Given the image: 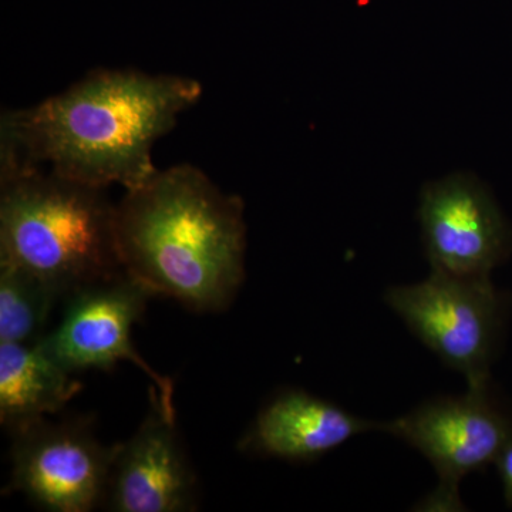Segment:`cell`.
Segmentation results:
<instances>
[{"label":"cell","mask_w":512,"mask_h":512,"mask_svg":"<svg viewBox=\"0 0 512 512\" xmlns=\"http://www.w3.org/2000/svg\"><path fill=\"white\" fill-rule=\"evenodd\" d=\"M201 94L190 77L94 72L36 106L3 111L0 173L47 168L96 188L136 190L158 171L154 143Z\"/></svg>","instance_id":"1"},{"label":"cell","mask_w":512,"mask_h":512,"mask_svg":"<svg viewBox=\"0 0 512 512\" xmlns=\"http://www.w3.org/2000/svg\"><path fill=\"white\" fill-rule=\"evenodd\" d=\"M116 244L123 271L153 296L225 311L245 281L244 201L190 164L158 170L117 205Z\"/></svg>","instance_id":"2"},{"label":"cell","mask_w":512,"mask_h":512,"mask_svg":"<svg viewBox=\"0 0 512 512\" xmlns=\"http://www.w3.org/2000/svg\"><path fill=\"white\" fill-rule=\"evenodd\" d=\"M0 174V259L35 276L57 298L123 272L116 207L104 188L45 168Z\"/></svg>","instance_id":"3"},{"label":"cell","mask_w":512,"mask_h":512,"mask_svg":"<svg viewBox=\"0 0 512 512\" xmlns=\"http://www.w3.org/2000/svg\"><path fill=\"white\" fill-rule=\"evenodd\" d=\"M380 430L419 451L436 470L439 485L420 504L423 511H463V478L495 463L512 441V419L490 382L467 386L458 396L434 397Z\"/></svg>","instance_id":"4"},{"label":"cell","mask_w":512,"mask_h":512,"mask_svg":"<svg viewBox=\"0 0 512 512\" xmlns=\"http://www.w3.org/2000/svg\"><path fill=\"white\" fill-rule=\"evenodd\" d=\"M384 301L467 386L490 382L503 301L490 276L431 271L424 281L392 286Z\"/></svg>","instance_id":"5"},{"label":"cell","mask_w":512,"mask_h":512,"mask_svg":"<svg viewBox=\"0 0 512 512\" xmlns=\"http://www.w3.org/2000/svg\"><path fill=\"white\" fill-rule=\"evenodd\" d=\"M153 293L126 272L70 296L60 325L42 336L43 345L70 372L111 370L119 362L133 363L153 383L161 410L175 420L174 384L138 355L131 329L146 311Z\"/></svg>","instance_id":"6"},{"label":"cell","mask_w":512,"mask_h":512,"mask_svg":"<svg viewBox=\"0 0 512 512\" xmlns=\"http://www.w3.org/2000/svg\"><path fill=\"white\" fill-rule=\"evenodd\" d=\"M116 446L86 424L40 421L13 436L10 490L53 512H89L106 500Z\"/></svg>","instance_id":"7"},{"label":"cell","mask_w":512,"mask_h":512,"mask_svg":"<svg viewBox=\"0 0 512 512\" xmlns=\"http://www.w3.org/2000/svg\"><path fill=\"white\" fill-rule=\"evenodd\" d=\"M419 221L431 271L490 276L510 252L507 222L476 175L454 173L424 185Z\"/></svg>","instance_id":"8"},{"label":"cell","mask_w":512,"mask_h":512,"mask_svg":"<svg viewBox=\"0 0 512 512\" xmlns=\"http://www.w3.org/2000/svg\"><path fill=\"white\" fill-rule=\"evenodd\" d=\"M107 500L116 512L195 510V477L181 441L177 420L161 410L151 390V412L134 436L117 444Z\"/></svg>","instance_id":"9"},{"label":"cell","mask_w":512,"mask_h":512,"mask_svg":"<svg viewBox=\"0 0 512 512\" xmlns=\"http://www.w3.org/2000/svg\"><path fill=\"white\" fill-rule=\"evenodd\" d=\"M380 426L346 412L338 404L289 389L262 407L241 448L291 463H306L336 450L352 437L380 430Z\"/></svg>","instance_id":"10"},{"label":"cell","mask_w":512,"mask_h":512,"mask_svg":"<svg viewBox=\"0 0 512 512\" xmlns=\"http://www.w3.org/2000/svg\"><path fill=\"white\" fill-rule=\"evenodd\" d=\"M82 389L47 352L42 338L0 342V421L12 436L62 410Z\"/></svg>","instance_id":"11"},{"label":"cell","mask_w":512,"mask_h":512,"mask_svg":"<svg viewBox=\"0 0 512 512\" xmlns=\"http://www.w3.org/2000/svg\"><path fill=\"white\" fill-rule=\"evenodd\" d=\"M57 299L35 276L0 259V342L30 343L42 338Z\"/></svg>","instance_id":"12"},{"label":"cell","mask_w":512,"mask_h":512,"mask_svg":"<svg viewBox=\"0 0 512 512\" xmlns=\"http://www.w3.org/2000/svg\"><path fill=\"white\" fill-rule=\"evenodd\" d=\"M495 464H497L501 480H503L505 498H507L508 504L512 505V441L505 446Z\"/></svg>","instance_id":"13"}]
</instances>
